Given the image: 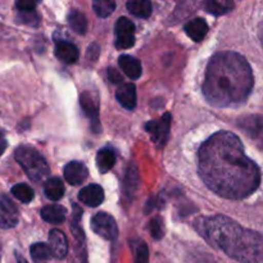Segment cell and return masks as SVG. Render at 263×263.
<instances>
[{
  "instance_id": "6da1fadb",
  "label": "cell",
  "mask_w": 263,
  "mask_h": 263,
  "mask_svg": "<svg viewBox=\"0 0 263 263\" xmlns=\"http://www.w3.org/2000/svg\"><path fill=\"white\" fill-rule=\"evenodd\" d=\"M198 171L204 184L226 199H244L261 184V170L248 158L235 134H213L198 152Z\"/></svg>"
},
{
  "instance_id": "7a4b0ae2",
  "label": "cell",
  "mask_w": 263,
  "mask_h": 263,
  "mask_svg": "<svg viewBox=\"0 0 263 263\" xmlns=\"http://www.w3.org/2000/svg\"><path fill=\"white\" fill-rule=\"evenodd\" d=\"M253 85V72L248 61L235 51H221L208 63L203 94L211 105L234 108L248 99Z\"/></svg>"
},
{
  "instance_id": "3957f363",
  "label": "cell",
  "mask_w": 263,
  "mask_h": 263,
  "mask_svg": "<svg viewBox=\"0 0 263 263\" xmlns=\"http://www.w3.org/2000/svg\"><path fill=\"white\" fill-rule=\"evenodd\" d=\"M14 158L22 167L23 171L26 172L28 179L32 180V181H43L50 174V170H49L45 158L31 146H18L14 152Z\"/></svg>"
},
{
  "instance_id": "277c9868",
  "label": "cell",
  "mask_w": 263,
  "mask_h": 263,
  "mask_svg": "<svg viewBox=\"0 0 263 263\" xmlns=\"http://www.w3.org/2000/svg\"><path fill=\"white\" fill-rule=\"evenodd\" d=\"M92 231L105 240H115L118 236V226L109 213L99 212L90 221Z\"/></svg>"
},
{
  "instance_id": "5b68a950",
  "label": "cell",
  "mask_w": 263,
  "mask_h": 263,
  "mask_svg": "<svg viewBox=\"0 0 263 263\" xmlns=\"http://www.w3.org/2000/svg\"><path fill=\"white\" fill-rule=\"evenodd\" d=\"M172 117L170 113H164L159 120L149 121L145 125V131L151 135V139L157 144L162 146L167 143L171 130Z\"/></svg>"
},
{
  "instance_id": "8992f818",
  "label": "cell",
  "mask_w": 263,
  "mask_h": 263,
  "mask_svg": "<svg viewBox=\"0 0 263 263\" xmlns=\"http://www.w3.org/2000/svg\"><path fill=\"white\" fill-rule=\"evenodd\" d=\"M116 48L130 49L135 44V25L126 17L118 18L116 22Z\"/></svg>"
},
{
  "instance_id": "52a82bcc",
  "label": "cell",
  "mask_w": 263,
  "mask_h": 263,
  "mask_svg": "<svg viewBox=\"0 0 263 263\" xmlns=\"http://www.w3.org/2000/svg\"><path fill=\"white\" fill-rule=\"evenodd\" d=\"M80 105H81L82 110H84L85 115H86L87 118L90 120V122L92 123L94 131L98 133V131L100 130L99 100H98V97H95V95L90 91H84L80 95Z\"/></svg>"
},
{
  "instance_id": "ba28073f",
  "label": "cell",
  "mask_w": 263,
  "mask_h": 263,
  "mask_svg": "<svg viewBox=\"0 0 263 263\" xmlns=\"http://www.w3.org/2000/svg\"><path fill=\"white\" fill-rule=\"evenodd\" d=\"M241 130L263 151V117L262 116H251L239 121Z\"/></svg>"
},
{
  "instance_id": "9c48e42d",
  "label": "cell",
  "mask_w": 263,
  "mask_h": 263,
  "mask_svg": "<svg viewBox=\"0 0 263 263\" xmlns=\"http://www.w3.org/2000/svg\"><path fill=\"white\" fill-rule=\"evenodd\" d=\"M20 221V213L14 203L5 195H0V229H13Z\"/></svg>"
},
{
  "instance_id": "30bf717a",
  "label": "cell",
  "mask_w": 263,
  "mask_h": 263,
  "mask_svg": "<svg viewBox=\"0 0 263 263\" xmlns=\"http://www.w3.org/2000/svg\"><path fill=\"white\" fill-rule=\"evenodd\" d=\"M89 176V170L82 162H69L64 167V179L68 184L77 186L81 185Z\"/></svg>"
},
{
  "instance_id": "8fae6325",
  "label": "cell",
  "mask_w": 263,
  "mask_h": 263,
  "mask_svg": "<svg viewBox=\"0 0 263 263\" xmlns=\"http://www.w3.org/2000/svg\"><path fill=\"white\" fill-rule=\"evenodd\" d=\"M79 200L87 207H98L104 200V190L98 184L85 186L80 190Z\"/></svg>"
},
{
  "instance_id": "7c38bea8",
  "label": "cell",
  "mask_w": 263,
  "mask_h": 263,
  "mask_svg": "<svg viewBox=\"0 0 263 263\" xmlns=\"http://www.w3.org/2000/svg\"><path fill=\"white\" fill-rule=\"evenodd\" d=\"M49 246L53 252V257L58 259H63L68 253V241L63 231L58 229H53L49 233Z\"/></svg>"
},
{
  "instance_id": "4fadbf2b",
  "label": "cell",
  "mask_w": 263,
  "mask_h": 263,
  "mask_svg": "<svg viewBox=\"0 0 263 263\" xmlns=\"http://www.w3.org/2000/svg\"><path fill=\"white\" fill-rule=\"evenodd\" d=\"M116 98L125 109L134 110L136 108V86L133 82L120 85L116 91Z\"/></svg>"
},
{
  "instance_id": "5bb4252c",
  "label": "cell",
  "mask_w": 263,
  "mask_h": 263,
  "mask_svg": "<svg viewBox=\"0 0 263 263\" xmlns=\"http://www.w3.org/2000/svg\"><path fill=\"white\" fill-rule=\"evenodd\" d=\"M55 57L61 62L67 64L76 63L79 61V49L74 44L69 43V41H57L55 44Z\"/></svg>"
},
{
  "instance_id": "9a60e30c",
  "label": "cell",
  "mask_w": 263,
  "mask_h": 263,
  "mask_svg": "<svg viewBox=\"0 0 263 263\" xmlns=\"http://www.w3.org/2000/svg\"><path fill=\"white\" fill-rule=\"evenodd\" d=\"M185 33L195 43H200L208 32V25L203 18L198 17L187 22L184 27Z\"/></svg>"
},
{
  "instance_id": "2e32d148",
  "label": "cell",
  "mask_w": 263,
  "mask_h": 263,
  "mask_svg": "<svg viewBox=\"0 0 263 263\" xmlns=\"http://www.w3.org/2000/svg\"><path fill=\"white\" fill-rule=\"evenodd\" d=\"M118 64H120L121 69L125 72L126 76L130 77L131 80L140 79L141 73H143V67L136 58L125 54V55H121L118 58Z\"/></svg>"
},
{
  "instance_id": "e0dca14e",
  "label": "cell",
  "mask_w": 263,
  "mask_h": 263,
  "mask_svg": "<svg viewBox=\"0 0 263 263\" xmlns=\"http://www.w3.org/2000/svg\"><path fill=\"white\" fill-rule=\"evenodd\" d=\"M67 210L63 205H46L41 210V217L45 222L53 223V225H61L66 220Z\"/></svg>"
},
{
  "instance_id": "ac0fdd59",
  "label": "cell",
  "mask_w": 263,
  "mask_h": 263,
  "mask_svg": "<svg viewBox=\"0 0 263 263\" xmlns=\"http://www.w3.org/2000/svg\"><path fill=\"white\" fill-rule=\"evenodd\" d=\"M116 163V153L110 148H103L97 154V166L99 172L107 174Z\"/></svg>"
},
{
  "instance_id": "d6986e66",
  "label": "cell",
  "mask_w": 263,
  "mask_h": 263,
  "mask_svg": "<svg viewBox=\"0 0 263 263\" xmlns=\"http://www.w3.org/2000/svg\"><path fill=\"white\" fill-rule=\"evenodd\" d=\"M44 193L49 199L54 200V202L62 199L64 195V185L62 180L58 177H50L49 180H46V182L44 184Z\"/></svg>"
},
{
  "instance_id": "ffe728a7",
  "label": "cell",
  "mask_w": 263,
  "mask_h": 263,
  "mask_svg": "<svg viewBox=\"0 0 263 263\" xmlns=\"http://www.w3.org/2000/svg\"><path fill=\"white\" fill-rule=\"evenodd\" d=\"M139 180H140V177H139L138 167L135 164H130L125 175V180H123V192L127 197L135 194L139 187Z\"/></svg>"
},
{
  "instance_id": "44dd1931",
  "label": "cell",
  "mask_w": 263,
  "mask_h": 263,
  "mask_svg": "<svg viewBox=\"0 0 263 263\" xmlns=\"http://www.w3.org/2000/svg\"><path fill=\"white\" fill-rule=\"evenodd\" d=\"M128 12L139 18H148L151 17L153 12V7L149 0H131L126 4Z\"/></svg>"
},
{
  "instance_id": "7402d4cb",
  "label": "cell",
  "mask_w": 263,
  "mask_h": 263,
  "mask_svg": "<svg viewBox=\"0 0 263 263\" xmlns=\"http://www.w3.org/2000/svg\"><path fill=\"white\" fill-rule=\"evenodd\" d=\"M203 7L211 14L222 15L230 12L235 7V4L230 0H210V2L203 3Z\"/></svg>"
},
{
  "instance_id": "603a6c76",
  "label": "cell",
  "mask_w": 263,
  "mask_h": 263,
  "mask_svg": "<svg viewBox=\"0 0 263 263\" xmlns=\"http://www.w3.org/2000/svg\"><path fill=\"white\" fill-rule=\"evenodd\" d=\"M68 25L71 26L72 30L79 35H85L87 30V21L84 13L77 9H72L68 14Z\"/></svg>"
},
{
  "instance_id": "cb8c5ba5",
  "label": "cell",
  "mask_w": 263,
  "mask_h": 263,
  "mask_svg": "<svg viewBox=\"0 0 263 263\" xmlns=\"http://www.w3.org/2000/svg\"><path fill=\"white\" fill-rule=\"evenodd\" d=\"M30 253L33 262L36 263H44L53 257L50 246L45 243H35L33 246H31Z\"/></svg>"
},
{
  "instance_id": "d4e9b609",
  "label": "cell",
  "mask_w": 263,
  "mask_h": 263,
  "mask_svg": "<svg viewBox=\"0 0 263 263\" xmlns=\"http://www.w3.org/2000/svg\"><path fill=\"white\" fill-rule=\"evenodd\" d=\"M10 192H12V195L15 198V199H18L20 202H22V203H26V204L30 202H32L33 195H35L33 194L32 187L28 186L27 184L14 185Z\"/></svg>"
},
{
  "instance_id": "484cf974",
  "label": "cell",
  "mask_w": 263,
  "mask_h": 263,
  "mask_svg": "<svg viewBox=\"0 0 263 263\" xmlns=\"http://www.w3.org/2000/svg\"><path fill=\"white\" fill-rule=\"evenodd\" d=\"M116 8V3L113 0H94L92 9L97 13L98 17L107 18L113 13Z\"/></svg>"
},
{
  "instance_id": "4316f807",
  "label": "cell",
  "mask_w": 263,
  "mask_h": 263,
  "mask_svg": "<svg viewBox=\"0 0 263 263\" xmlns=\"http://www.w3.org/2000/svg\"><path fill=\"white\" fill-rule=\"evenodd\" d=\"M17 22L36 27V26H39V23H40V17H39V14L36 13V10H33V12H18Z\"/></svg>"
},
{
  "instance_id": "83f0119b",
  "label": "cell",
  "mask_w": 263,
  "mask_h": 263,
  "mask_svg": "<svg viewBox=\"0 0 263 263\" xmlns=\"http://www.w3.org/2000/svg\"><path fill=\"white\" fill-rule=\"evenodd\" d=\"M149 230H151V235L153 236L156 240H159V239L163 238V221L159 216L154 217L153 220L151 221V226H149Z\"/></svg>"
},
{
  "instance_id": "f1b7e54d",
  "label": "cell",
  "mask_w": 263,
  "mask_h": 263,
  "mask_svg": "<svg viewBox=\"0 0 263 263\" xmlns=\"http://www.w3.org/2000/svg\"><path fill=\"white\" fill-rule=\"evenodd\" d=\"M135 263H149V249L145 243H140L136 248Z\"/></svg>"
},
{
  "instance_id": "f546056e",
  "label": "cell",
  "mask_w": 263,
  "mask_h": 263,
  "mask_svg": "<svg viewBox=\"0 0 263 263\" xmlns=\"http://www.w3.org/2000/svg\"><path fill=\"white\" fill-rule=\"evenodd\" d=\"M37 5L36 2H31V0H21V2L15 3V8L18 12H33Z\"/></svg>"
},
{
  "instance_id": "4dcf8cb0",
  "label": "cell",
  "mask_w": 263,
  "mask_h": 263,
  "mask_svg": "<svg viewBox=\"0 0 263 263\" xmlns=\"http://www.w3.org/2000/svg\"><path fill=\"white\" fill-rule=\"evenodd\" d=\"M107 74H108V80H109L110 84H115V85L121 84V85H122V82H123L122 74H121L120 72L117 71V69H116V68H108Z\"/></svg>"
},
{
  "instance_id": "1f68e13d",
  "label": "cell",
  "mask_w": 263,
  "mask_h": 263,
  "mask_svg": "<svg viewBox=\"0 0 263 263\" xmlns=\"http://www.w3.org/2000/svg\"><path fill=\"white\" fill-rule=\"evenodd\" d=\"M15 259H17V263H28L18 252H15Z\"/></svg>"
},
{
  "instance_id": "d6a6232c",
  "label": "cell",
  "mask_w": 263,
  "mask_h": 263,
  "mask_svg": "<svg viewBox=\"0 0 263 263\" xmlns=\"http://www.w3.org/2000/svg\"><path fill=\"white\" fill-rule=\"evenodd\" d=\"M5 148H7V141L0 140V156H2L3 152L5 151Z\"/></svg>"
},
{
  "instance_id": "836d02e7",
  "label": "cell",
  "mask_w": 263,
  "mask_h": 263,
  "mask_svg": "<svg viewBox=\"0 0 263 263\" xmlns=\"http://www.w3.org/2000/svg\"><path fill=\"white\" fill-rule=\"evenodd\" d=\"M259 37H261L262 45H263V22H262V25H261V31H259Z\"/></svg>"
},
{
  "instance_id": "e575fe53",
  "label": "cell",
  "mask_w": 263,
  "mask_h": 263,
  "mask_svg": "<svg viewBox=\"0 0 263 263\" xmlns=\"http://www.w3.org/2000/svg\"><path fill=\"white\" fill-rule=\"evenodd\" d=\"M0 258H2V244H0Z\"/></svg>"
}]
</instances>
